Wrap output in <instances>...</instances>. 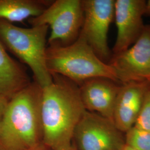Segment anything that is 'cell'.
I'll return each instance as SVG.
<instances>
[{
	"label": "cell",
	"instance_id": "cell-1",
	"mask_svg": "<svg viewBox=\"0 0 150 150\" xmlns=\"http://www.w3.org/2000/svg\"><path fill=\"white\" fill-rule=\"evenodd\" d=\"M52 76V82L42 88V142L51 150H64L72 144L76 127L86 110L79 85L62 76Z\"/></svg>",
	"mask_w": 150,
	"mask_h": 150
},
{
	"label": "cell",
	"instance_id": "cell-2",
	"mask_svg": "<svg viewBox=\"0 0 150 150\" xmlns=\"http://www.w3.org/2000/svg\"><path fill=\"white\" fill-rule=\"evenodd\" d=\"M42 94L34 81L10 99L0 122V150H28L43 143Z\"/></svg>",
	"mask_w": 150,
	"mask_h": 150
},
{
	"label": "cell",
	"instance_id": "cell-3",
	"mask_svg": "<svg viewBox=\"0 0 150 150\" xmlns=\"http://www.w3.org/2000/svg\"><path fill=\"white\" fill-rule=\"evenodd\" d=\"M46 62L51 75L62 76L78 85L98 77L119 83L112 67L100 59L80 36L67 46H49L46 49Z\"/></svg>",
	"mask_w": 150,
	"mask_h": 150
},
{
	"label": "cell",
	"instance_id": "cell-4",
	"mask_svg": "<svg viewBox=\"0 0 150 150\" xmlns=\"http://www.w3.org/2000/svg\"><path fill=\"white\" fill-rule=\"evenodd\" d=\"M47 25L23 28L0 20V41L6 49L30 67L35 81L43 88L52 81L46 62Z\"/></svg>",
	"mask_w": 150,
	"mask_h": 150
},
{
	"label": "cell",
	"instance_id": "cell-5",
	"mask_svg": "<svg viewBox=\"0 0 150 150\" xmlns=\"http://www.w3.org/2000/svg\"><path fill=\"white\" fill-rule=\"evenodd\" d=\"M28 21L31 26L47 25L50 27L49 46L69 45L79 38L82 26V1H54L41 15L28 19Z\"/></svg>",
	"mask_w": 150,
	"mask_h": 150
},
{
	"label": "cell",
	"instance_id": "cell-6",
	"mask_svg": "<svg viewBox=\"0 0 150 150\" xmlns=\"http://www.w3.org/2000/svg\"><path fill=\"white\" fill-rule=\"evenodd\" d=\"M114 0H83V21L79 36L97 56L109 63L112 54L108 45V32L114 18Z\"/></svg>",
	"mask_w": 150,
	"mask_h": 150
},
{
	"label": "cell",
	"instance_id": "cell-7",
	"mask_svg": "<svg viewBox=\"0 0 150 150\" xmlns=\"http://www.w3.org/2000/svg\"><path fill=\"white\" fill-rule=\"evenodd\" d=\"M77 150H122L125 134L112 120L86 111L75 129L73 140Z\"/></svg>",
	"mask_w": 150,
	"mask_h": 150
},
{
	"label": "cell",
	"instance_id": "cell-8",
	"mask_svg": "<svg viewBox=\"0 0 150 150\" xmlns=\"http://www.w3.org/2000/svg\"><path fill=\"white\" fill-rule=\"evenodd\" d=\"M110 64L120 83L150 82V25L137 41L123 52L112 55Z\"/></svg>",
	"mask_w": 150,
	"mask_h": 150
},
{
	"label": "cell",
	"instance_id": "cell-9",
	"mask_svg": "<svg viewBox=\"0 0 150 150\" xmlns=\"http://www.w3.org/2000/svg\"><path fill=\"white\" fill-rule=\"evenodd\" d=\"M146 7L145 0H115L114 18L117 33L112 55L125 51L141 36L145 27Z\"/></svg>",
	"mask_w": 150,
	"mask_h": 150
},
{
	"label": "cell",
	"instance_id": "cell-10",
	"mask_svg": "<svg viewBox=\"0 0 150 150\" xmlns=\"http://www.w3.org/2000/svg\"><path fill=\"white\" fill-rule=\"evenodd\" d=\"M121 83L106 77H95L79 85L81 99L85 110L113 121Z\"/></svg>",
	"mask_w": 150,
	"mask_h": 150
},
{
	"label": "cell",
	"instance_id": "cell-11",
	"mask_svg": "<svg viewBox=\"0 0 150 150\" xmlns=\"http://www.w3.org/2000/svg\"><path fill=\"white\" fill-rule=\"evenodd\" d=\"M150 88V81L121 85L115 106L113 122L124 134L134 126Z\"/></svg>",
	"mask_w": 150,
	"mask_h": 150
},
{
	"label": "cell",
	"instance_id": "cell-12",
	"mask_svg": "<svg viewBox=\"0 0 150 150\" xmlns=\"http://www.w3.org/2000/svg\"><path fill=\"white\" fill-rule=\"evenodd\" d=\"M31 82L23 66L11 57L0 41V95L11 99Z\"/></svg>",
	"mask_w": 150,
	"mask_h": 150
},
{
	"label": "cell",
	"instance_id": "cell-13",
	"mask_svg": "<svg viewBox=\"0 0 150 150\" xmlns=\"http://www.w3.org/2000/svg\"><path fill=\"white\" fill-rule=\"evenodd\" d=\"M44 0H0V20L21 22L41 15L52 3Z\"/></svg>",
	"mask_w": 150,
	"mask_h": 150
},
{
	"label": "cell",
	"instance_id": "cell-14",
	"mask_svg": "<svg viewBox=\"0 0 150 150\" xmlns=\"http://www.w3.org/2000/svg\"><path fill=\"white\" fill-rule=\"evenodd\" d=\"M125 144L136 150H150V131L132 127L125 134Z\"/></svg>",
	"mask_w": 150,
	"mask_h": 150
},
{
	"label": "cell",
	"instance_id": "cell-15",
	"mask_svg": "<svg viewBox=\"0 0 150 150\" xmlns=\"http://www.w3.org/2000/svg\"><path fill=\"white\" fill-rule=\"evenodd\" d=\"M134 127L150 131V88L145 97Z\"/></svg>",
	"mask_w": 150,
	"mask_h": 150
},
{
	"label": "cell",
	"instance_id": "cell-16",
	"mask_svg": "<svg viewBox=\"0 0 150 150\" xmlns=\"http://www.w3.org/2000/svg\"><path fill=\"white\" fill-rule=\"evenodd\" d=\"M10 99L0 95V122L4 116Z\"/></svg>",
	"mask_w": 150,
	"mask_h": 150
},
{
	"label": "cell",
	"instance_id": "cell-17",
	"mask_svg": "<svg viewBox=\"0 0 150 150\" xmlns=\"http://www.w3.org/2000/svg\"><path fill=\"white\" fill-rule=\"evenodd\" d=\"M28 150H51L50 149H49L48 147L46 146V145H44L43 143H41L39 145H38V146L33 147L32 149H30Z\"/></svg>",
	"mask_w": 150,
	"mask_h": 150
},
{
	"label": "cell",
	"instance_id": "cell-18",
	"mask_svg": "<svg viewBox=\"0 0 150 150\" xmlns=\"http://www.w3.org/2000/svg\"><path fill=\"white\" fill-rule=\"evenodd\" d=\"M146 14L150 15V0H149V1H146Z\"/></svg>",
	"mask_w": 150,
	"mask_h": 150
},
{
	"label": "cell",
	"instance_id": "cell-19",
	"mask_svg": "<svg viewBox=\"0 0 150 150\" xmlns=\"http://www.w3.org/2000/svg\"><path fill=\"white\" fill-rule=\"evenodd\" d=\"M64 150H77V149H76V147L75 145L72 144V145L70 147Z\"/></svg>",
	"mask_w": 150,
	"mask_h": 150
},
{
	"label": "cell",
	"instance_id": "cell-20",
	"mask_svg": "<svg viewBox=\"0 0 150 150\" xmlns=\"http://www.w3.org/2000/svg\"><path fill=\"white\" fill-rule=\"evenodd\" d=\"M122 150H136L134 149H132V148H131V147H129V146H127V145H125V147H123V149Z\"/></svg>",
	"mask_w": 150,
	"mask_h": 150
}]
</instances>
